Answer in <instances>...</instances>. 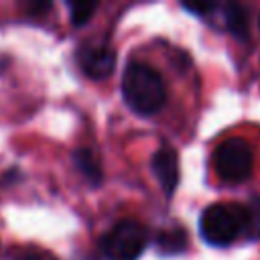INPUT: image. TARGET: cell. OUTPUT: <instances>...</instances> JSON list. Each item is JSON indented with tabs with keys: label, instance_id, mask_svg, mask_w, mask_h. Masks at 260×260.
Segmentation results:
<instances>
[{
	"label": "cell",
	"instance_id": "obj_1",
	"mask_svg": "<svg viewBox=\"0 0 260 260\" xmlns=\"http://www.w3.org/2000/svg\"><path fill=\"white\" fill-rule=\"evenodd\" d=\"M122 98L138 116H154L167 102V89L156 69L130 61L122 75Z\"/></svg>",
	"mask_w": 260,
	"mask_h": 260
},
{
	"label": "cell",
	"instance_id": "obj_2",
	"mask_svg": "<svg viewBox=\"0 0 260 260\" xmlns=\"http://www.w3.org/2000/svg\"><path fill=\"white\" fill-rule=\"evenodd\" d=\"M199 234L209 246L225 248L244 238V205L211 203L199 217Z\"/></svg>",
	"mask_w": 260,
	"mask_h": 260
},
{
	"label": "cell",
	"instance_id": "obj_3",
	"mask_svg": "<svg viewBox=\"0 0 260 260\" xmlns=\"http://www.w3.org/2000/svg\"><path fill=\"white\" fill-rule=\"evenodd\" d=\"M146 246L148 230L136 219H120L100 238V250L106 260H138Z\"/></svg>",
	"mask_w": 260,
	"mask_h": 260
},
{
	"label": "cell",
	"instance_id": "obj_4",
	"mask_svg": "<svg viewBox=\"0 0 260 260\" xmlns=\"http://www.w3.org/2000/svg\"><path fill=\"white\" fill-rule=\"evenodd\" d=\"M215 173L228 183H242L252 173V150L240 138L225 140L213 154Z\"/></svg>",
	"mask_w": 260,
	"mask_h": 260
},
{
	"label": "cell",
	"instance_id": "obj_5",
	"mask_svg": "<svg viewBox=\"0 0 260 260\" xmlns=\"http://www.w3.org/2000/svg\"><path fill=\"white\" fill-rule=\"evenodd\" d=\"M75 61L83 75L93 81H104L114 73L116 51L106 41H85L75 53Z\"/></svg>",
	"mask_w": 260,
	"mask_h": 260
},
{
	"label": "cell",
	"instance_id": "obj_6",
	"mask_svg": "<svg viewBox=\"0 0 260 260\" xmlns=\"http://www.w3.org/2000/svg\"><path fill=\"white\" fill-rule=\"evenodd\" d=\"M152 173L160 185V189L165 191L167 197H173L177 185H179V177H181V169H179V154L175 148L171 146H162L154 152L152 156Z\"/></svg>",
	"mask_w": 260,
	"mask_h": 260
},
{
	"label": "cell",
	"instance_id": "obj_7",
	"mask_svg": "<svg viewBox=\"0 0 260 260\" xmlns=\"http://www.w3.org/2000/svg\"><path fill=\"white\" fill-rule=\"evenodd\" d=\"M71 158H73L75 169L83 175V179H85L91 187L102 185V181H104V171H102V165H100V160H98V156H95V152H93L91 148H87V146L75 148L73 154H71Z\"/></svg>",
	"mask_w": 260,
	"mask_h": 260
},
{
	"label": "cell",
	"instance_id": "obj_8",
	"mask_svg": "<svg viewBox=\"0 0 260 260\" xmlns=\"http://www.w3.org/2000/svg\"><path fill=\"white\" fill-rule=\"evenodd\" d=\"M189 244V236L185 234V230L181 228H171V230H160L154 236V246L158 248L160 254L165 256H175V254H183L187 250Z\"/></svg>",
	"mask_w": 260,
	"mask_h": 260
},
{
	"label": "cell",
	"instance_id": "obj_9",
	"mask_svg": "<svg viewBox=\"0 0 260 260\" xmlns=\"http://www.w3.org/2000/svg\"><path fill=\"white\" fill-rule=\"evenodd\" d=\"M223 22L225 28L236 37L246 41L248 39V12L242 4H225L223 6Z\"/></svg>",
	"mask_w": 260,
	"mask_h": 260
},
{
	"label": "cell",
	"instance_id": "obj_10",
	"mask_svg": "<svg viewBox=\"0 0 260 260\" xmlns=\"http://www.w3.org/2000/svg\"><path fill=\"white\" fill-rule=\"evenodd\" d=\"M244 205V240H260V197H250Z\"/></svg>",
	"mask_w": 260,
	"mask_h": 260
},
{
	"label": "cell",
	"instance_id": "obj_11",
	"mask_svg": "<svg viewBox=\"0 0 260 260\" xmlns=\"http://www.w3.org/2000/svg\"><path fill=\"white\" fill-rule=\"evenodd\" d=\"M69 8V20L73 26H83L89 22V18L93 16L98 4H89V2H73V4H67Z\"/></svg>",
	"mask_w": 260,
	"mask_h": 260
},
{
	"label": "cell",
	"instance_id": "obj_12",
	"mask_svg": "<svg viewBox=\"0 0 260 260\" xmlns=\"http://www.w3.org/2000/svg\"><path fill=\"white\" fill-rule=\"evenodd\" d=\"M183 8L195 16H209L213 10H217V4H183Z\"/></svg>",
	"mask_w": 260,
	"mask_h": 260
},
{
	"label": "cell",
	"instance_id": "obj_13",
	"mask_svg": "<svg viewBox=\"0 0 260 260\" xmlns=\"http://www.w3.org/2000/svg\"><path fill=\"white\" fill-rule=\"evenodd\" d=\"M14 260H41V256L35 250H22L14 256Z\"/></svg>",
	"mask_w": 260,
	"mask_h": 260
},
{
	"label": "cell",
	"instance_id": "obj_14",
	"mask_svg": "<svg viewBox=\"0 0 260 260\" xmlns=\"http://www.w3.org/2000/svg\"><path fill=\"white\" fill-rule=\"evenodd\" d=\"M6 65H8L6 57H0V71H4V69H6Z\"/></svg>",
	"mask_w": 260,
	"mask_h": 260
},
{
	"label": "cell",
	"instance_id": "obj_15",
	"mask_svg": "<svg viewBox=\"0 0 260 260\" xmlns=\"http://www.w3.org/2000/svg\"><path fill=\"white\" fill-rule=\"evenodd\" d=\"M77 260H95L93 256H83V258H77Z\"/></svg>",
	"mask_w": 260,
	"mask_h": 260
},
{
	"label": "cell",
	"instance_id": "obj_16",
	"mask_svg": "<svg viewBox=\"0 0 260 260\" xmlns=\"http://www.w3.org/2000/svg\"><path fill=\"white\" fill-rule=\"evenodd\" d=\"M258 26H260V20H258Z\"/></svg>",
	"mask_w": 260,
	"mask_h": 260
}]
</instances>
